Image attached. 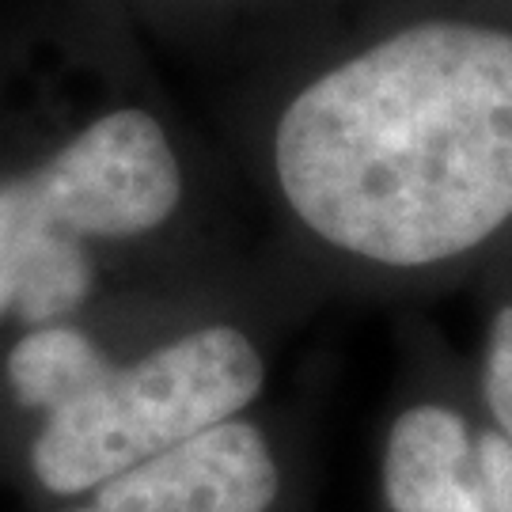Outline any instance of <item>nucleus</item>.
Returning <instances> with one entry per match:
<instances>
[{"mask_svg":"<svg viewBox=\"0 0 512 512\" xmlns=\"http://www.w3.org/2000/svg\"><path fill=\"white\" fill-rule=\"evenodd\" d=\"M262 391L258 349L236 327L183 334L129 368L107 357L69 403L46 414L31 471L50 494L73 497L232 421Z\"/></svg>","mask_w":512,"mask_h":512,"instance_id":"3","label":"nucleus"},{"mask_svg":"<svg viewBox=\"0 0 512 512\" xmlns=\"http://www.w3.org/2000/svg\"><path fill=\"white\" fill-rule=\"evenodd\" d=\"M183 198L179 160L145 110H114L19 179L0 183V315L42 327L92 289L88 239L160 228Z\"/></svg>","mask_w":512,"mask_h":512,"instance_id":"2","label":"nucleus"},{"mask_svg":"<svg viewBox=\"0 0 512 512\" xmlns=\"http://www.w3.org/2000/svg\"><path fill=\"white\" fill-rule=\"evenodd\" d=\"M99 361L103 353L84 330L42 323L27 330L8 353V384L27 410L50 414L73 399Z\"/></svg>","mask_w":512,"mask_h":512,"instance_id":"6","label":"nucleus"},{"mask_svg":"<svg viewBox=\"0 0 512 512\" xmlns=\"http://www.w3.org/2000/svg\"><path fill=\"white\" fill-rule=\"evenodd\" d=\"M391 512H478V440L444 406H414L391 425L384 456Z\"/></svg>","mask_w":512,"mask_h":512,"instance_id":"5","label":"nucleus"},{"mask_svg":"<svg viewBox=\"0 0 512 512\" xmlns=\"http://www.w3.org/2000/svg\"><path fill=\"white\" fill-rule=\"evenodd\" d=\"M486 403L494 410L501 437L512 440V308L494 319L486 349Z\"/></svg>","mask_w":512,"mask_h":512,"instance_id":"7","label":"nucleus"},{"mask_svg":"<svg viewBox=\"0 0 512 512\" xmlns=\"http://www.w3.org/2000/svg\"><path fill=\"white\" fill-rule=\"evenodd\" d=\"M277 497V463L247 421H224L95 486L69 512H266Z\"/></svg>","mask_w":512,"mask_h":512,"instance_id":"4","label":"nucleus"},{"mask_svg":"<svg viewBox=\"0 0 512 512\" xmlns=\"http://www.w3.org/2000/svg\"><path fill=\"white\" fill-rule=\"evenodd\" d=\"M277 179L319 239L380 266L463 255L512 220V35L418 23L296 95Z\"/></svg>","mask_w":512,"mask_h":512,"instance_id":"1","label":"nucleus"},{"mask_svg":"<svg viewBox=\"0 0 512 512\" xmlns=\"http://www.w3.org/2000/svg\"><path fill=\"white\" fill-rule=\"evenodd\" d=\"M478 512H512V440L478 437Z\"/></svg>","mask_w":512,"mask_h":512,"instance_id":"8","label":"nucleus"}]
</instances>
